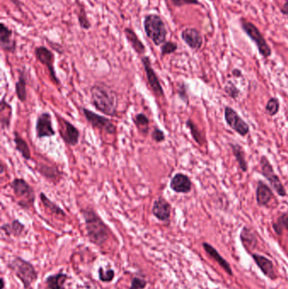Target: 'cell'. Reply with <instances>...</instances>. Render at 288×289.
Wrapping results in <instances>:
<instances>
[{"label":"cell","mask_w":288,"mask_h":289,"mask_svg":"<svg viewBox=\"0 0 288 289\" xmlns=\"http://www.w3.org/2000/svg\"><path fill=\"white\" fill-rule=\"evenodd\" d=\"M151 137H152L153 141H156L157 143L163 142L166 140L164 132L162 131V129H159V128L154 129L152 133H151Z\"/></svg>","instance_id":"obj_40"},{"label":"cell","mask_w":288,"mask_h":289,"mask_svg":"<svg viewBox=\"0 0 288 289\" xmlns=\"http://www.w3.org/2000/svg\"><path fill=\"white\" fill-rule=\"evenodd\" d=\"M36 137L39 139L54 137L56 134L52 127V116L48 112H42L36 123Z\"/></svg>","instance_id":"obj_13"},{"label":"cell","mask_w":288,"mask_h":289,"mask_svg":"<svg viewBox=\"0 0 288 289\" xmlns=\"http://www.w3.org/2000/svg\"><path fill=\"white\" fill-rule=\"evenodd\" d=\"M81 213L85 221L86 232L90 241L95 245L102 246L109 239L111 233L109 227L93 208H82Z\"/></svg>","instance_id":"obj_1"},{"label":"cell","mask_w":288,"mask_h":289,"mask_svg":"<svg viewBox=\"0 0 288 289\" xmlns=\"http://www.w3.org/2000/svg\"><path fill=\"white\" fill-rule=\"evenodd\" d=\"M177 49H178V45L176 43H174V42H166L162 44V48H161L162 57L175 53Z\"/></svg>","instance_id":"obj_37"},{"label":"cell","mask_w":288,"mask_h":289,"mask_svg":"<svg viewBox=\"0 0 288 289\" xmlns=\"http://www.w3.org/2000/svg\"><path fill=\"white\" fill-rule=\"evenodd\" d=\"M280 107H281V104H280V101H279L278 98H270L267 102L264 109H265V112L267 114L271 117H273L278 113L279 111H280Z\"/></svg>","instance_id":"obj_34"},{"label":"cell","mask_w":288,"mask_h":289,"mask_svg":"<svg viewBox=\"0 0 288 289\" xmlns=\"http://www.w3.org/2000/svg\"><path fill=\"white\" fill-rule=\"evenodd\" d=\"M186 127L189 129L191 136L193 137L194 141H196V143L199 144L200 146H203V144L205 142V137L202 134V132L200 131V129L198 128L196 123L194 122L193 120L191 119H188L186 121Z\"/></svg>","instance_id":"obj_32"},{"label":"cell","mask_w":288,"mask_h":289,"mask_svg":"<svg viewBox=\"0 0 288 289\" xmlns=\"http://www.w3.org/2000/svg\"><path fill=\"white\" fill-rule=\"evenodd\" d=\"M202 246L204 249H205V253L208 254V256L210 258L213 259L229 276L234 275V273H233V270H232L229 263L218 253L217 248L212 246V244H208L206 242L203 243Z\"/></svg>","instance_id":"obj_20"},{"label":"cell","mask_w":288,"mask_h":289,"mask_svg":"<svg viewBox=\"0 0 288 289\" xmlns=\"http://www.w3.org/2000/svg\"><path fill=\"white\" fill-rule=\"evenodd\" d=\"M40 200L42 201V203H43V206L48 211H50L51 213L54 214V215L63 217V218L66 217V213H65V210L57 206V204L54 203L53 201H51L50 199L48 198V196H46L43 192L40 194Z\"/></svg>","instance_id":"obj_29"},{"label":"cell","mask_w":288,"mask_h":289,"mask_svg":"<svg viewBox=\"0 0 288 289\" xmlns=\"http://www.w3.org/2000/svg\"><path fill=\"white\" fill-rule=\"evenodd\" d=\"M147 286V282L142 277H135L131 281L129 289H145Z\"/></svg>","instance_id":"obj_39"},{"label":"cell","mask_w":288,"mask_h":289,"mask_svg":"<svg viewBox=\"0 0 288 289\" xmlns=\"http://www.w3.org/2000/svg\"><path fill=\"white\" fill-rule=\"evenodd\" d=\"M144 29L147 37L156 46H161L166 43L167 31L163 20L159 14H150L144 20Z\"/></svg>","instance_id":"obj_4"},{"label":"cell","mask_w":288,"mask_h":289,"mask_svg":"<svg viewBox=\"0 0 288 289\" xmlns=\"http://www.w3.org/2000/svg\"><path fill=\"white\" fill-rule=\"evenodd\" d=\"M170 189L178 194H188L192 190V181L188 175L179 172L171 178Z\"/></svg>","instance_id":"obj_15"},{"label":"cell","mask_w":288,"mask_h":289,"mask_svg":"<svg viewBox=\"0 0 288 289\" xmlns=\"http://www.w3.org/2000/svg\"><path fill=\"white\" fill-rule=\"evenodd\" d=\"M233 74H234L236 78H239V77L242 76V71H241L240 69H234L233 70Z\"/></svg>","instance_id":"obj_44"},{"label":"cell","mask_w":288,"mask_h":289,"mask_svg":"<svg viewBox=\"0 0 288 289\" xmlns=\"http://www.w3.org/2000/svg\"><path fill=\"white\" fill-rule=\"evenodd\" d=\"M181 37L183 42L193 50H199L202 47V36L200 35V31L196 29H184L182 31Z\"/></svg>","instance_id":"obj_17"},{"label":"cell","mask_w":288,"mask_h":289,"mask_svg":"<svg viewBox=\"0 0 288 289\" xmlns=\"http://www.w3.org/2000/svg\"><path fill=\"white\" fill-rule=\"evenodd\" d=\"M5 164H4V163H3L2 162H1V163H0V174H1V175H3V174L5 172Z\"/></svg>","instance_id":"obj_45"},{"label":"cell","mask_w":288,"mask_h":289,"mask_svg":"<svg viewBox=\"0 0 288 289\" xmlns=\"http://www.w3.org/2000/svg\"><path fill=\"white\" fill-rule=\"evenodd\" d=\"M281 12L288 18V0H286V2L284 3V5L281 8Z\"/></svg>","instance_id":"obj_43"},{"label":"cell","mask_w":288,"mask_h":289,"mask_svg":"<svg viewBox=\"0 0 288 289\" xmlns=\"http://www.w3.org/2000/svg\"><path fill=\"white\" fill-rule=\"evenodd\" d=\"M35 56H36V60H39L41 64H43V65H45L46 67L48 68L52 82L59 85L60 82V80L57 78V74H56L54 65H53V61H54L53 53L44 46H41V47H37L35 49Z\"/></svg>","instance_id":"obj_12"},{"label":"cell","mask_w":288,"mask_h":289,"mask_svg":"<svg viewBox=\"0 0 288 289\" xmlns=\"http://www.w3.org/2000/svg\"><path fill=\"white\" fill-rule=\"evenodd\" d=\"M152 214L161 222H168L171 218V205L164 197L159 196L153 202Z\"/></svg>","instance_id":"obj_14"},{"label":"cell","mask_w":288,"mask_h":289,"mask_svg":"<svg viewBox=\"0 0 288 289\" xmlns=\"http://www.w3.org/2000/svg\"><path fill=\"white\" fill-rule=\"evenodd\" d=\"M178 94L183 102L188 103V91H187V86L185 84L182 83L179 85L178 87Z\"/></svg>","instance_id":"obj_42"},{"label":"cell","mask_w":288,"mask_h":289,"mask_svg":"<svg viewBox=\"0 0 288 289\" xmlns=\"http://www.w3.org/2000/svg\"><path fill=\"white\" fill-rule=\"evenodd\" d=\"M124 34L126 36L127 40L129 42L131 47L136 53L140 55H143L146 52V48L144 43L141 41V39L139 38L137 34L130 28H125L124 30Z\"/></svg>","instance_id":"obj_24"},{"label":"cell","mask_w":288,"mask_h":289,"mask_svg":"<svg viewBox=\"0 0 288 289\" xmlns=\"http://www.w3.org/2000/svg\"><path fill=\"white\" fill-rule=\"evenodd\" d=\"M252 258L265 277L272 280H276L277 278V276L275 273L274 265L270 259L259 254H252Z\"/></svg>","instance_id":"obj_18"},{"label":"cell","mask_w":288,"mask_h":289,"mask_svg":"<svg viewBox=\"0 0 288 289\" xmlns=\"http://www.w3.org/2000/svg\"><path fill=\"white\" fill-rule=\"evenodd\" d=\"M141 62L145 69V75L147 79L148 84L156 96L158 98H163L164 97V91L162 88V85L160 83L159 79L156 74L155 70L153 69L150 57L148 56H144L141 59Z\"/></svg>","instance_id":"obj_11"},{"label":"cell","mask_w":288,"mask_h":289,"mask_svg":"<svg viewBox=\"0 0 288 289\" xmlns=\"http://www.w3.org/2000/svg\"><path fill=\"white\" fill-rule=\"evenodd\" d=\"M1 283H2V287H1V289H4L5 288V279H4V278H1Z\"/></svg>","instance_id":"obj_46"},{"label":"cell","mask_w":288,"mask_h":289,"mask_svg":"<svg viewBox=\"0 0 288 289\" xmlns=\"http://www.w3.org/2000/svg\"><path fill=\"white\" fill-rule=\"evenodd\" d=\"M272 226L275 232L278 235H281L284 229L288 231V213H282Z\"/></svg>","instance_id":"obj_33"},{"label":"cell","mask_w":288,"mask_h":289,"mask_svg":"<svg viewBox=\"0 0 288 289\" xmlns=\"http://www.w3.org/2000/svg\"><path fill=\"white\" fill-rule=\"evenodd\" d=\"M115 273L112 269L105 271L103 267L99 268L98 270V277L103 282H111L114 279Z\"/></svg>","instance_id":"obj_36"},{"label":"cell","mask_w":288,"mask_h":289,"mask_svg":"<svg viewBox=\"0 0 288 289\" xmlns=\"http://www.w3.org/2000/svg\"><path fill=\"white\" fill-rule=\"evenodd\" d=\"M10 188L12 189L14 196L18 199V206L25 210L33 207L34 203L36 201L35 190L24 179H14L10 183Z\"/></svg>","instance_id":"obj_5"},{"label":"cell","mask_w":288,"mask_h":289,"mask_svg":"<svg viewBox=\"0 0 288 289\" xmlns=\"http://www.w3.org/2000/svg\"><path fill=\"white\" fill-rule=\"evenodd\" d=\"M240 239L243 247L249 253L257 245L256 234L250 227L244 226L240 233Z\"/></svg>","instance_id":"obj_23"},{"label":"cell","mask_w":288,"mask_h":289,"mask_svg":"<svg viewBox=\"0 0 288 289\" xmlns=\"http://www.w3.org/2000/svg\"><path fill=\"white\" fill-rule=\"evenodd\" d=\"M171 4L175 7H182L184 5H200V3L198 0H171Z\"/></svg>","instance_id":"obj_41"},{"label":"cell","mask_w":288,"mask_h":289,"mask_svg":"<svg viewBox=\"0 0 288 289\" xmlns=\"http://www.w3.org/2000/svg\"><path fill=\"white\" fill-rule=\"evenodd\" d=\"M14 144H15V148H16L17 151L22 154V158L26 160H31V153L28 144L25 141L24 139L18 134V132L14 131Z\"/></svg>","instance_id":"obj_28"},{"label":"cell","mask_w":288,"mask_h":289,"mask_svg":"<svg viewBox=\"0 0 288 289\" xmlns=\"http://www.w3.org/2000/svg\"><path fill=\"white\" fill-rule=\"evenodd\" d=\"M8 267L22 281L26 289L31 288L32 284L39 278V273L33 265L19 256H14L8 264Z\"/></svg>","instance_id":"obj_3"},{"label":"cell","mask_w":288,"mask_h":289,"mask_svg":"<svg viewBox=\"0 0 288 289\" xmlns=\"http://www.w3.org/2000/svg\"><path fill=\"white\" fill-rule=\"evenodd\" d=\"M69 279V276L65 273H60L47 277L45 283L48 289H67L65 282Z\"/></svg>","instance_id":"obj_26"},{"label":"cell","mask_w":288,"mask_h":289,"mask_svg":"<svg viewBox=\"0 0 288 289\" xmlns=\"http://www.w3.org/2000/svg\"><path fill=\"white\" fill-rule=\"evenodd\" d=\"M13 32L6 25H0V46L5 52L14 53L16 48V43L12 38Z\"/></svg>","instance_id":"obj_19"},{"label":"cell","mask_w":288,"mask_h":289,"mask_svg":"<svg viewBox=\"0 0 288 289\" xmlns=\"http://www.w3.org/2000/svg\"><path fill=\"white\" fill-rule=\"evenodd\" d=\"M274 193L264 182H258L256 188V201L259 206H268L273 200H275Z\"/></svg>","instance_id":"obj_16"},{"label":"cell","mask_w":288,"mask_h":289,"mask_svg":"<svg viewBox=\"0 0 288 289\" xmlns=\"http://www.w3.org/2000/svg\"><path fill=\"white\" fill-rule=\"evenodd\" d=\"M133 121L139 132L145 137L147 136L149 131V124H150L147 116L145 113H138L133 117Z\"/></svg>","instance_id":"obj_31"},{"label":"cell","mask_w":288,"mask_h":289,"mask_svg":"<svg viewBox=\"0 0 288 289\" xmlns=\"http://www.w3.org/2000/svg\"><path fill=\"white\" fill-rule=\"evenodd\" d=\"M229 146L231 148L233 154L235 157L236 161L238 162V166L240 167V169L243 172H247L248 171V162L246 161L245 151L243 150V147L239 144L230 143Z\"/></svg>","instance_id":"obj_25"},{"label":"cell","mask_w":288,"mask_h":289,"mask_svg":"<svg viewBox=\"0 0 288 289\" xmlns=\"http://www.w3.org/2000/svg\"><path fill=\"white\" fill-rule=\"evenodd\" d=\"M81 110L86 121L91 124L92 128L99 129L101 131L106 132L107 134H115L116 126L111 120L92 112L88 108H83Z\"/></svg>","instance_id":"obj_9"},{"label":"cell","mask_w":288,"mask_h":289,"mask_svg":"<svg viewBox=\"0 0 288 289\" xmlns=\"http://www.w3.org/2000/svg\"><path fill=\"white\" fill-rule=\"evenodd\" d=\"M79 23H80L81 28L85 29V30H88V29L91 28V23L89 22L86 11L84 10L83 7L81 8V11L79 13Z\"/></svg>","instance_id":"obj_38"},{"label":"cell","mask_w":288,"mask_h":289,"mask_svg":"<svg viewBox=\"0 0 288 289\" xmlns=\"http://www.w3.org/2000/svg\"><path fill=\"white\" fill-rule=\"evenodd\" d=\"M224 91L234 100H237L240 95V90L235 86L234 82H226L225 87H224Z\"/></svg>","instance_id":"obj_35"},{"label":"cell","mask_w":288,"mask_h":289,"mask_svg":"<svg viewBox=\"0 0 288 289\" xmlns=\"http://www.w3.org/2000/svg\"><path fill=\"white\" fill-rule=\"evenodd\" d=\"M91 99L97 110L107 116H114L117 112V94L104 84H95L91 87Z\"/></svg>","instance_id":"obj_2"},{"label":"cell","mask_w":288,"mask_h":289,"mask_svg":"<svg viewBox=\"0 0 288 289\" xmlns=\"http://www.w3.org/2000/svg\"><path fill=\"white\" fill-rule=\"evenodd\" d=\"M12 116V106L7 103L5 98H3L0 103V124H1V129L3 130L10 128Z\"/></svg>","instance_id":"obj_22"},{"label":"cell","mask_w":288,"mask_h":289,"mask_svg":"<svg viewBox=\"0 0 288 289\" xmlns=\"http://www.w3.org/2000/svg\"><path fill=\"white\" fill-rule=\"evenodd\" d=\"M241 27L246 35L255 43L260 55L264 57H269L272 56V48L255 25L243 19L241 20Z\"/></svg>","instance_id":"obj_6"},{"label":"cell","mask_w":288,"mask_h":289,"mask_svg":"<svg viewBox=\"0 0 288 289\" xmlns=\"http://www.w3.org/2000/svg\"><path fill=\"white\" fill-rule=\"evenodd\" d=\"M1 230L8 236L22 237L26 231V226L19 220L12 221L11 223L3 224Z\"/></svg>","instance_id":"obj_27"},{"label":"cell","mask_w":288,"mask_h":289,"mask_svg":"<svg viewBox=\"0 0 288 289\" xmlns=\"http://www.w3.org/2000/svg\"><path fill=\"white\" fill-rule=\"evenodd\" d=\"M37 170L43 178L48 179L53 184H57L62 179V172L55 166H48L46 164H39Z\"/></svg>","instance_id":"obj_21"},{"label":"cell","mask_w":288,"mask_h":289,"mask_svg":"<svg viewBox=\"0 0 288 289\" xmlns=\"http://www.w3.org/2000/svg\"><path fill=\"white\" fill-rule=\"evenodd\" d=\"M260 164L262 176L267 179V181L269 182L270 185L272 186V189H274L276 194L281 197H285L287 196V192H286L283 184L281 183L278 175H276L274 167L266 156H262L260 158Z\"/></svg>","instance_id":"obj_7"},{"label":"cell","mask_w":288,"mask_h":289,"mask_svg":"<svg viewBox=\"0 0 288 289\" xmlns=\"http://www.w3.org/2000/svg\"><path fill=\"white\" fill-rule=\"evenodd\" d=\"M26 77L24 72L20 70V76L18 82L15 83V93L17 98L20 102L25 103L27 98V92H26Z\"/></svg>","instance_id":"obj_30"},{"label":"cell","mask_w":288,"mask_h":289,"mask_svg":"<svg viewBox=\"0 0 288 289\" xmlns=\"http://www.w3.org/2000/svg\"><path fill=\"white\" fill-rule=\"evenodd\" d=\"M224 119L226 124L237 134L246 137L249 133V125L234 108L226 106L224 108Z\"/></svg>","instance_id":"obj_8"},{"label":"cell","mask_w":288,"mask_h":289,"mask_svg":"<svg viewBox=\"0 0 288 289\" xmlns=\"http://www.w3.org/2000/svg\"><path fill=\"white\" fill-rule=\"evenodd\" d=\"M57 120L60 122V134L63 141L69 146H76L81 137L79 129L64 118L59 117Z\"/></svg>","instance_id":"obj_10"}]
</instances>
